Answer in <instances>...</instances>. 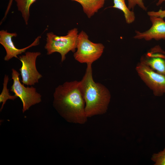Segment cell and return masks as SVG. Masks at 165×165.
<instances>
[{
	"mask_svg": "<svg viewBox=\"0 0 165 165\" xmlns=\"http://www.w3.org/2000/svg\"><path fill=\"white\" fill-rule=\"evenodd\" d=\"M53 96V107L67 122L80 124L86 123L88 118L80 81L66 82L59 85Z\"/></svg>",
	"mask_w": 165,
	"mask_h": 165,
	"instance_id": "cell-1",
	"label": "cell"
},
{
	"mask_svg": "<svg viewBox=\"0 0 165 165\" xmlns=\"http://www.w3.org/2000/svg\"><path fill=\"white\" fill-rule=\"evenodd\" d=\"M92 64H87L85 74L80 81L85 102V112L88 118L105 113L111 97L110 93L106 87L94 81Z\"/></svg>",
	"mask_w": 165,
	"mask_h": 165,
	"instance_id": "cell-2",
	"label": "cell"
},
{
	"mask_svg": "<svg viewBox=\"0 0 165 165\" xmlns=\"http://www.w3.org/2000/svg\"><path fill=\"white\" fill-rule=\"evenodd\" d=\"M78 34L77 28L69 30L64 36L57 35L53 32L47 33L45 46L47 54L49 55L55 52L58 53L61 56V61L63 62L69 52L74 53L75 51Z\"/></svg>",
	"mask_w": 165,
	"mask_h": 165,
	"instance_id": "cell-3",
	"label": "cell"
},
{
	"mask_svg": "<svg viewBox=\"0 0 165 165\" xmlns=\"http://www.w3.org/2000/svg\"><path fill=\"white\" fill-rule=\"evenodd\" d=\"M104 49L105 46L102 43L90 41L87 34L82 30L79 33L76 50L73 56L80 63L92 64L101 57Z\"/></svg>",
	"mask_w": 165,
	"mask_h": 165,
	"instance_id": "cell-4",
	"label": "cell"
},
{
	"mask_svg": "<svg viewBox=\"0 0 165 165\" xmlns=\"http://www.w3.org/2000/svg\"><path fill=\"white\" fill-rule=\"evenodd\" d=\"M12 70L13 83L10 91L20 99L23 104L22 112L24 113L32 106L40 103L42 101L41 95L34 87H26L21 84L19 77L20 74L13 68Z\"/></svg>",
	"mask_w": 165,
	"mask_h": 165,
	"instance_id": "cell-5",
	"label": "cell"
},
{
	"mask_svg": "<svg viewBox=\"0 0 165 165\" xmlns=\"http://www.w3.org/2000/svg\"><path fill=\"white\" fill-rule=\"evenodd\" d=\"M140 78L156 96L165 94V76L158 73L140 62L136 68Z\"/></svg>",
	"mask_w": 165,
	"mask_h": 165,
	"instance_id": "cell-6",
	"label": "cell"
},
{
	"mask_svg": "<svg viewBox=\"0 0 165 165\" xmlns=\"http://www.w3.org/2000/svg\"><path fill=\"white\" fill-rule=\"evenodd\" d=\"M41 54L39 52H27L25 54L19 57L22 66L19 69L24 84L28 86L34 85L38 82L42 75L37 71L36 61L38 57Z\"/></svg>",
	"mask_w": 165,
	"mask_h": 165,
	"instance_id": "cell-7",
	"label": "cell"
},
{
	"mask_svg": "<svg viewBox=\"0 0 165 165\" xmlns=\"http://www.w3.org/2000/svg\"><path fill=\"white\" fill-rule=\"evenodd\" d=\"M17 36L16 33H10L7 30H1L0 31V43L5 48L6 54L4 59L8 61L13 57L18 58L17 56L24 53L28 49L38 45L41 36H38L34 42L30 45L21 49L17 48L12 40L13 37Z\"/></svg>",
	"mask_w": 165,
	"mask_h": 165,
	"instance_id": "cell-8",
	"label": "cell"
},
{
	"mask_svg": "<svg viewBox=\"0 0 165 165\" xmlns=\"http://www.w3.org/2000/svg\"><path fill=\"white\" fill-rule=\"evenodd\" d=\"M149 16L152 23L151 27L144 32L136 31L134 38L146 41L165 39V21L163 19L153 16Z\"/></svg>",
	"mask_w": 165,
	"mask_h": 165,
	"instance_id": "cell-9",
	"label": "cell"
},
{
	"mask_svg": "<svg viewBox=\"0 0 165 165\" xmlns=\"http://www.w3.org/2000/svg\"><path fill=\"white\" fill-rule=\"evenodd\" d=\"M140 62L156 72L165 76V52L159 46L152 48L143 56Z\"/></svg>",
	"mask_w": 165,
	"mask_h": 165,
	"instance_id": "cell-10",
	"label": "cell"
},
{
	"mask_svg": "<svg viewBox=\"0 0 165 165\" xmlns=\"http://www.w3.org/2000/svg\"><path fill=\"white\" fill-rule=\"evenodd\" d=\"M79 3L84 13L89 18L103 7L106 0H71Z\"/></svg>",
	"mask_w": 165,
	"mask_h": 165,
	"instance_id": "cell-11",
	"label": "cell"
},
{
	"mask_svg": "<svg viewBox=\"0 0 165 165\" xmlns=\"http://www.w3.org/2000/svg\"><path fill=\"white\" fill-rule=\"evenodd\" d=\"M114 5L112 7L121 11L123 13L126 23L130 24L135 20V16L134 12L129 9L126 5L125 0H113Z\"/></svg>",
	"mask_w": 165,
	"mask_h": 165,
	"instance_id": "cell-12",
	"label": "cell"
},
{
	"mask_svg": "<svg viewBox=\"0 0 165 165\" xmlns=\"http://www.w3.org/2000/svg\"><path fill=\"white\" fill-rule=\"evenodd\" d=\"M14 0L16 3L18 10L21 13L25 24L28 25L30 16V7L36 0Z\"/></svg>",
	"mask_w": 165,
	"mask_h": 165,
	"instance_id": "cell-13",
	"label": "cell"
},
{
	"mask_svg": "<svg viewBox=\"0 0 165 165\" xmlns=\"http://www.w3.org/2000/svg\"><path fill=\"white\" fill-rule=\"evenodd\" d=\"M9 81V77L7 75H5L4 78L3 88L0 94V103H2L0 108L1 111L3 108L5 104L8 100H14L17 97L15 95H11L9 94V89H7V84Z\"/></svg>",
	"mask_w": 165,
	"mask_h": 165,
	"instance_id": "cell-14",
	"label": "cell"
},
{
	"mask_svg": "<svg viewBox=\"0 0 165 165\" xmlns=\"http://www.w3.org/2000/svg\"><path fill=\"white\" fill-rule=\"evenodd\" d=\"M151 160L155 165H165V147L163 150L153 154Z\"/></svg>",
	"mask_w": 165,
	"mask_h": 165,
	"instance_id": "cell-15",
	"label": "cell"
},
{
	"mask_svg": "<svg viewBox=\"0 0 165 165\" xmlns=\"http://www.w3.org/2000/svg\"><path fill=\"white\" fill-rule=\"evenodd\" d=\"M144 0H128V8L129 9L131 10L133 9L136 6H138L142 10L146 11L147 8L145 5Z\"/></svg>",
	"mask_w": 165,
	"mask_h": 165,
	"instance_id": "cell-16",
	"label": "cell"
},
{
	"mask_svg": "<svg viewBox=\"0 0 165 165\" xmlns=\"http://www.w3.org/2000/svg\"><path fill=\"white\" fill-rule=\"evenodd\" d=\"M149 16H153L165 18V10L160 9L158 11H149L147 12Z\"/></svg>",
	"mask_w": 165,
	"mask_h": 165,
	"instance_id": "cell-17",
	"label": "cell"
},
{
	"mask_svg": "<svg viewBox=\"0 0 165 165\" xmlns=\"http://www.w3.org/2000/svg\"><path fill=\"white\" fill-rule=\"evenodd\" d=\"M13 1V0H9V2L8 5L7 6V9H6V11L5 13L4 17L3 18L2 20V21L6 17V16L7 14H8V13L12 6Z\"/></svg>",
	"mask_w": 165,
	"mask_h": 165,
	"instance_id": "cell-18",
	"label": "cell"
},
{
	"mask_svg": "<svg viewBox=\"0 0 165 165\" xmlns=\"http://www.w3.org/2000/svg\"><path fill=\"white\" fill-rule=\"evenodd\" d=\"M163 2H165V0H158L156 5L157 6L161 5Z\"/></svg>",
	"mask_w": 165,
	"mask_h": 165,
	"instance_id": "cell-19",
	"label": "cell"
}]
</instances>
